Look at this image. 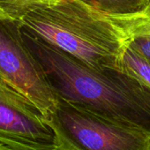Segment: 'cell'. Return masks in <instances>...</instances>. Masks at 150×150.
Here are the masks:
<instances>
[{
  "label": "cell",
  "instance_id": "6da1fadb",
  "mask_svg": "<svg viewBox=\"0 0 150 150\" xmlns=\"http://www.w3.org/2000/svg\"><path fill=\"white\" fill-rule=\"evenodd\" d=\"M23 40L57 97L150 135V86L120 69L96 70L22 30Z\"/></svg>",
  "mask_w": 150,
  "mask_h": 150
},
{
  "label": "cell",
  "instance_id": "7a4b0ae2",
  "mask_svg": "<svg viewBox=\"0 0 150 150\" xmlns=\"http://www.w3.org/2000/svg\"><path fill=\"white\" fill-rule=\"evenodd\" d=\"M21 28L78 58L88 66L120 69L129 37L118 21L81 0L34 2L19 21Z\"/></svg>",
  "mask_w": 150,
  "mask_h": 150
},
{
  "label": "cell",
  "instance_id": "3957f363",
  "mask_svg": "<svg viewBox=\"0 0 150 150\" xmlns=\"http://www.w3.org/2000/svg\"><path fill=\"white\" fill-rule=\"evenodd\" d=\"M56 150H150V135L99 117L59 97L47 121Z\"/></svg>",
  "mask_w": 150,
  "mask_h": 150
},
{
  "label": "cell",
  "instance_id": "277c9868",
  "mask_svg": "<svg viewBox=\"0 0 150 150\" xmlns=\"http://www.w3.org/2000/svg\"><path fill=\"white\" fill-rule=\"evenodd\" d=\"M0 75L35 105L46 121L50 119L57 96L27 47L18 21H0Z\"/></svg>",
  "mask_w": 150,
  "mask_h": 150
},
{
  "label": "cell",
  "instance_id": "5b68a950",
  "mask_svg": "<svg viewBox=\"0 0 150 150\" xmlns=\"http://www.w3.org/2000/svg\"><path fill=\"white\" fill-rule=\"evenodd\" d=\"M0 144L14 150H56L57 137L42 113L0 75Z\"/></svg>",
  "mask_w": 150,
  "mask_h": 150
},
{
  "label": "cell",
  "instance_id": "8992f818",
  "mask_svg": "<svg viewBox=\"0 0 150 150\" xmlns=\"http://www.w3.org/2000/svg\"><path fill=\"white\" fill-rule=\"evenodd\" d=\"M115 19L128 35V46L139 56L150 61V3L146 10L139 15Z\"/></svg>",
  "mask_w": 150,
  "mask_h": 150
},
{
  "label": "cell",
  "instance_id": "52a82bcc",
  "mask_svg": "<svg viewBox=\"0 0 150 150\" xmlns=\"http://www.w3.org/2000/svg\"><path fill=\"white\" fill-rule=\"evenodd\" d=\"M97 12L111 18H131L144 13L150 0H81Z\"/></svg>",
  "mask_w": 150,
  "mask_h": 150
},
{
  "label": "cell",
  "instance_id": "ba28073f",
  "mask_svg": "<svg viewBox=\"0 0 150 150\" xmlns=\"http://www.w3.org/2000/svg\"><path fill=\"white\" fill-rule=\"evenodd\" d=\"M120 70L134 75L150 86V61L139 56L129 46L123 55Z\"/></svg>",
  "mask_w": 150,
  "mask_h": 150
},
{
  "label": "cell",
  "instance_id": "9c48e42d",
  "mask_svg": "<svg viewBox=\"0 0 150 150\" xmlns=\"http://www.w3.org/2000/svg\"><path fill=\"white\" fill-rule=\"evenodd\" d=\"M34 0H0V21H20Z\"/></svg>",
  "mask_w": 150,
  "mask_h": 150
},
{
  "label": "cell",
  "instance_id": "30bf717a",
  "mask_svg": "<svg viewBox=\"0 0 150 150\" xmlns=\"http://www.w3.org/2000/svg\"><path fill=\"white\" fill-rule=\"evenodd\" d=\"M36 3H42V4H48V5H51V4H57L59 2H62L64 0H34Z\"/></svg>",
  "mask_w": 150,
  "mask_h": 150
},
{
  "label": "cell",
  "instance_id": "8fae6325",
  "mask_svg": "<svg viewBox=\"0 0 150 150\" xmlns=\"http://www.w3.org/2000/svg\"><path fill=\"white\" fill-rule=\"evenodd\" d=\"M0 150H14L6 145H3V144H0Z\"/></svg>",
  "mask_w": 150,
  "mask_h": 150
}]
</instances>
